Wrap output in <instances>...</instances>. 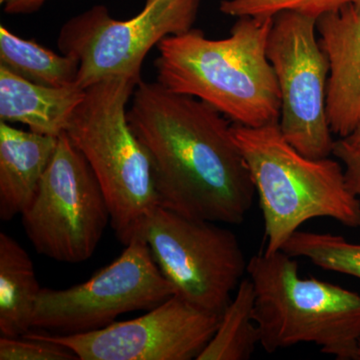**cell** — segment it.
Here are the masks:
<instances>
[{"label":"cell","instance_id":"cb8c5ba5","mask_svg":"<svg viewBox=\"0 0 360 360\" xmlns=\"http://www.w3.org/2000/svg\"><path fill=\"white\" fill-rule=\"evenodd\" d=\"M352 6H354L355 11L360 15V0H352Z\"/></svg>","mask_w":360,"mask_h":360},{"label":"cell","instance_id":"8992f818","mask_svg":"<svg viewBox=\"0 0 360 360\" xmlns=\"http://www.w3.org/2000/svg\"><path fill=\"white\" fill-rule=\"evenodd\" d=\"M176 295L221 315L248 274L238 236L217 222L191 219L158 206L139 231Z\"/></svg>","mask_w":360,"mask_h":360},{"label":"cell","instance_id":"d4e9b609","mask_svg":"<svg viewBox=\"0 0 360 360\" xmlns=\"http://www.w3.org/2000/svg\"><path fill=\"white\" fill-rule=\"evenodd\" d=\"M357 359L360 360V340H359V355H357Z\"/></svg>","mask_w":360,"mask_h":360},{"label":"cell","instance_id":"5b68a950","mask_svg":"<svg viewBox=\"0 0 360 360\" xmlns=\"http://www.w3.org/2000/svg\"><path fill=\"white\" fill-rule=\"evenodd\" d=\"M139 82L111 77L85 89L65 131L101 184L111 226L124 245L160 206L148 153L127 118V103Z\"/></svg>","mask_w":360,"mask_h":360},{"label":"cell","instance_id":"5bb4252c","mask_svg":"<svg viewBox=\"0 0 360 360\" xmlns=\"http://www.w3.org/2000/svg\"><path fill=\"white\" fill-rule=\"evenodd\" d=\"M85 89L77 85L49 86L35 84L0 65V120L20 122L37 134L59 137L65 134Z\"/></svg>","mask_w":360,"mask_h":360},{"label":"cell","instance_id":"6da1fadb","mask_svg":"<svg viewBox=\"0 0 360 360\" xmlns=\"http://www.w3.org/2000/svg\"><path fill=\"white\" fill-rule=\"evenodd\" d=\"M127 118L148 153L160 206L217 224L245 221L257 189L227 117L141 79Z\"/></svg>","mask_w":360,"mask_h":360},{"label":"cell","instance_id":"7c38bea8","mask_svg":"<svg viewBox=\"0 0 360 360\" xmlns=\"http://www.w3.org/2000/svg\"><path fill=\"white\" fill-rule=\"evenodd\" d=\"M316 28L329 61V127L333 134L345 139L360 120V15L349 4L319 16Z\"/></svg>","mask_w":360,"mask_h":360},{"label":"cell","instance_id":"7402d4cb","mask_svg":"<svg viewBox=\"0 0 360 360\" xmlns=\"http://www.w3.org/2000/svg\"><path fill=\"white\" fill-rule=\"evenodd\" d=\"M45 1L46 0H0V4L6 13L28 14L39 11Z\"/></svg>","mask_w":360,"mask_h":360},{"label":"cell","instance_id":"ffe728a7","mask_svg":"<svg viewBox=\"0 0 360 360\" xmlns=\"http://www.w3.org/2000/svg\"><path fill=\"white\" fill-rule=\"evenodd\" d=\"M70 348L30 335L0 338V360H77Z\"/></svg>","mask_w":360,"mask_h":360},{"label":"cell","instance_id":"52a82bcc","mask_svg":"<svg viewBox=\"0 0 360 360\" xmlns=\"http://www.w3.org/2000/svg\"><path fill=\"white\" fill-rule=\"evenodd\" d=\"M27 238L39 255L65 264L94 255L110 222L101 184L68 134L47 167L39 193L22 215Z\"/></svg>","mask_w":360,"mask_h":360},{"label":"cell","instance_id":"ba28073f","mask_svg":"<svg viewBox=\"0 0 360 360\" xmlns=\"http://www.w3.org/2000/svg\"><path fill=\"white\" fill-rule=\"evenodd\" d=\"M175 295L148 243L137 236L85 283L66 290L41 288L32 328L58 335L90 333L110 326L120 315L155 309Z\"/></svg>","mask_w":360,"mask_h":360},{"label":"cell","instance_id":"9a60e30c","mask_svg":"<svg viewBox=\"0 0 360 360\" xmlns=\"http://www.w3.org/2000/svg\"><path fill=\"white\" fill-rule=\"evenodd\" d=\"M41 290L30 255L6 232L0 233V333L18 338L32 329Z\"/></svg>","mask_w":360,"mask_h":360},{"label":"cell","instance_id":"7a4b0ae2","mask_svg":"<svg viewBox=\"0 0 360 360\" xmlns=\"http://www.w3.org/2000/svg\"><path fill=\"white\" fill-rule=\"evenodd\" d=\"M224 39L202 32L172 35L158 45V82L210 104L236 124L279 123L281 97L266 47L274 16H240Z\"/></svg>","mask_w":360,"mask_h":360},{"label":"cell","instance_id":"9c48e42d","mask_svg":"<svg viewBox=\"0 0 360 360\" xmlns=\"http://www.w3.org/2000/svg\"><path fill=\"white\" fill-rule=\"evenodd\" d=\"M200 0H146L141 13L115 20L103 6L70 18L59 32L58 49L77 61V85L82 89L111 77L141 80L144 58L172 35L188 32Z\"/></svg>","mask_w":360,"mask_h":360},{"label":"cell","instance_id":"603a6c76","mask_svg":"<svg viewBox=\"0 0 360 360\" xmlns=\"http://www.w3.org/2000/svg\"><path fill=\"white\" fill-rule=\"evenodd\" d=\"M352 146H356L360 148V120L359 124L356 125L352 134L349 136L345 137Z\"/></svg>","mask_w":360,"mask_h":360},{"label":"cell","instance_id":"3957f363","mask_svg":"<svg viewBox=\"0 0 360 360\" xmlns=\"http://www.w3.org/2000/svg\"><path fill=\"white\" fill-rule=\"evenodd\" d=\"M232 134L259 198L265 252L281 250L303 224L316 217L360 227V200L348 191L340 162L298 153L284 139L279 123L262 127L232 123Z\"/></svg>","mask_w":360,"mask_h":360},{"label":"cell","instance_id":"ac0fdd59","mask_svg":"<svg viewBox=\"0 0 360 360\" xmlns=\"http://www.w3.org/2000/svg\"><path fill=\"white\" fill-rule=\"evenodd\" d=\"M281 250L295 258H307L322 269L360 278V245L342 236L297 231Z\"/></svg>","mask_w":360,"mask_h":360},{"label":"cell","instance_id":"8fae6325","mask_svg":"<svg viewBox=\"0 0 360 360\" xmlns=\"http://www.w3.org/2000/svg\"><path fill=\"white\" fill-rule=\"evenodd\" d=\"M220 315L174 295L131 321L79 335L30 329L27 335L60 343L80 360L198 359L219 326Z\"/></svg>","mask_w":360,"mask_h":360},{"label":"cell","instance_id":"d6986e66","mask_svg":"<svg viewBox=\"0 0 360 360\" xmlns=\"http://www.w3.org/2000/svg\"><path fill=\"white\" fill-rule=\"evenodd\" d=\"M352 0H222L220 11L227 15L274 16L284 11H297L311 18L338 11Z\"/></svg>","mask_w":360,"mask_h":360},{"label":"cell","instance_id":"30bf717a","mask_svg":"<svg viewBox=\"0 0 360 360\" xmlns=\"http://www.w3.org/2000/svg\"><path fill=\"white\" fill-rule=\"evenodd\" d=\"M316 21L297 11L276 14L266 47L281 91V134L314 160L329 158L335 143L326 112L329 61L317 40Z\"/></svg>","mask_w":360,"mask_h":360},{"label":"cell","instance_id":"277c9868","mask_svg":"<svg viewBox=\"0 0 360 360\" xmlns=\"http://www.w3.org/2000/svg\"><path fill=\"white\" fill-rule=\"evenodd\" d=\"M255 288L253 319L267 354L314 343L338 360L357 359L360 295L335 284L302 278L295 257L283 250L248 260Z\"/></svg>","mask_w":360,"mask_h":360},{"label":"cell","instance_id":"e0dca14e","mask_svg":"<svg viewBox=\"0 0 360 360\" xmlns=\"http://www.w3.org/2000/svg\"><path fill=\"white\" fill-rule=\"evenodd\" d=\"M255 288L250 277L239 283L236 295L220 315L214 335L198 360H248L259 343L255 319Z\"/></svg>","mask_w":360,"mask_h":360},{"label":"cell","instance_id":"44dd1931","mask_svg":"<svg viewBox=\"0 0 360 360\" xmlns=\"http://www.w3.org/2000/svg\"><path fill=\"white\" fill-rule=\"evenodd\" d=\"M333 155L345 165V184L348 191L360 196V148L352 146L347 139L335 141Z\"/></svg>","mask_w":360,"mask_h":360},{"label":"cell","instance_id":"4fadbf2b","mask_svg":"<svg viewBox=\"0 0 360 360\" xmlns=\"http://www.w3.org/2000/svg\"><path fill=\"white\" fill-rule=\"evenodd\" d=\"M58 137L23 131L0 122V219L30 208L56 153Z\"/></svg>","mask_w":360,"mask_h":360},{"label":"cell","instance_id":"2e32d148","mask_svg":"<svg viewBox=\"0 0 360 360\" xmlns=\"http://www.w3.org/2000/svg\"><path fill=\"white\" fill-rule=\"evenodd\" d=\"M0 65L20 77L49 86L77 85L78 63L65 54L23 39L0 26Z\"/></svg>","mask_w":360,"mask_h":360}]
</instances>
